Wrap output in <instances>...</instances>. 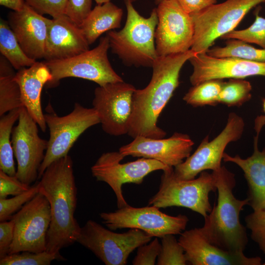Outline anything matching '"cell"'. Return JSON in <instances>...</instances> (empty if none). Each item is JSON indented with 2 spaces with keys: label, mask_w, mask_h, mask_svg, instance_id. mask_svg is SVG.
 Here are the masks:
<instances>
[{
  "label": "cell",
  "mask_w": 265,
  "mask_h": 265,
  "mask_svg": "<svg viewBox=\"0 0 265 265\" xmlns=\"http://www.w3.org/2000/svg\"><path fill=\"white\" fill-rule=\"evenodd\" d=\"M255 20L248 28L233 30L221 37L223 39H235L246 43L256 44L265 49V18L255 13Z\"/></svg>",
  "instance_id": "obj_32"
},
{
  "label": "cell",
  "mask_w": 265,
  "mask_h": 265,
  "mask_svg": "<svg viewBox=\"0 0 265 265\" xmlns=\"http://www.w3.org/2000/svg\"><path fill=\"white\" fill-rule=\"evenodd\" d=\"M95 2L98 5H101L106 2L110 1V0H95Z\"/></svg>",
  "instance_id": "obj_43"
},
{
  "label": "cell",
  "mask_w": 265,
  "mask_h": 265,
  "mask_svg": "<svg viewBox=\"0 0 265 265\" xmlns=\"http://www.w3.org/2000/svg\"><path fill=\"white\" fill-rule=\"evenodd\" d=\"M14 236L8 254L46 251L47 236L51 222L50 203L38 192L13 215Z\"/></svg>",
  "instance_id": "obj_10"
},
{
  "label": "cell",
  "mask_w": 265,
  "mask_h": 265,
  "mask_svg": "<svg viewBox=\"0 0 265 265\" xmlns=\"http://www.w3.org/2000/svg\"><path fill=\"white\" fill-rule=\"evenodd\" d=\"M92 0H68L66 15L80 26L91 11Z\"/></svg>",
  "instance_id": "obj_39"
},
{
  "label": "cell",
  "mask_w": 265,
  "mask_h": 265,
  "mask_svg": "<svg viewBox=\"0 0 265 265\" xmlns=\"http://www.w3.org/2000/svg\"><path fill=\"white\" fill-rule=\"evenodd\" d=\"M39 192L48 199L51 222L47 236L46 251H59L75 242L81 227L74 217L77 205V187L73 161L69 155L52 162L38 182Z\"/></svg>",
  "instance_id": "obj_1"
},
{
  "label": "cell",
  "mask_w": 265,
  "mask_h": 265,
  "mask_svg": "<svg viewBox=\"0 0 265 265\" xmlns=\"http://www.w3.org/2000/svg\"><path fill=\"white\" fill-rule=\"evenodd\" d=\"M224 81L223 80H208L193 85L184 95L183 100L191 106H214L218 103V97Z\"/></svg>",
  "instance_id": "obj_29"
},
{
  "label": "cell",
  "mask_w": 265,
  "mask_h": 265,
  "mask_svg": "<svg viewBox=\"0 0 265 265\" xmlns=\"http://www.w3.org/2000/svg\"><path fill=\"white\" fill-rule=\"evenodd\" d=\"M196 53L191 49L183 53L158 56L152 66L151 80L145 88L135 89L128 134L162 138L166 132L157 126L162 110L179 84L181 70Z\"/></svg>",
  "instance_id": "obj_2"
},
{
  "label": "cell",
  "mask_w": 265,
  "mask_h": 265,
  "mask_svg": "<svg viewBox=\"0 0 265 265\" xmlns=\"http://www.w3.org/2000/svg\"><path fill=\"white\" fill-rule=\"evenodd\" d=\"M122 15V9L110 1L97 4L79 26L91 45L104 32L119 28Z\"/></svg>",
  "instance_id": "obj_24"
},
{
  "label": "cell",
  "mask_w": 265,
  "mask_h": 265,
  "mask_svg": "<svg viewBox=\"0 0 265 265\" xmlns=\"http://www.w3.org/2000/svg\"><path fill=\"white\" fill-rule=\"evenodd\" d=\"M14 236V223L12 220L0 223V259L8 254Z\"/></svg>",
  "instance_id": "obj_40"
},
{
  "label": "cell",
  "mask_w": 265,
  "mask_h": 265,
  "mask_svg": "<svg viewBox=\"0 0 265 265\" xmlns=\"http://www.w3.org/2000/svg\"><path fill=\"white\" fill-rule=\"evenodd\" d=\"M158 23L155 40L158 56L185 53L191 49L194 27L191 16L176 0H163L156 8Z\"/></svg>",
  "instance_id": "obj_15"
},
{
  "label": "cell",
  "mask_w": 265,
  "mask_h": 265,
  "mask_svg": "<svg viewBox=\"0 0 265 265\" xmlns=\"http://www.w3.org/2000/svg\"><path fill=\"white\" fill-rule=\"evenodd\" d=\"M100 216L111 230L137 229L152 237L159 238L168 234H181L189 220L185 215L171 216L153 205L142 208L129 205L113 212H101Z\"/></svg>",
  "instance_id": "obj_12"
},
{
  "label": "cell",
  "mask_w": 265,
  "mask_h": 265,
  "mask_svg": "<svg viewBox=\"0 0 265 265\" xmlns=\"http://www.w3.org/2000/svg\"><path fill=\"white\" fill-rule=\"evenodd\" d=\"M163 0H155V3L156 4H158L159 2H160Z\"/></svg>",
  "instance_id": "obj_45"
},
{
  "label": "cell",
  "mask_w": 265,
  "mask_h": 265,
  "mask_svg": "<svg viewBox=\"0 0 265 265\" xmlns=\"http://www.w3.org/2000/svg\"><path fill=\"white\" fill-rule=\"evenodd\" d=\"M176 1L186 12L192 15L216 3L217 0H176Z\"/></svg>",
  "instance_id": "obj_41"
},
{
  "label": "cell",
  "mask_w": 265,
  "mask_h": 265,
  "mask_svg": "<svg viewBox=\"0 0 265 265\" xmlns=\"http://www.w3.org/2000/svg\"><path fill=\"white\" fill-rule=\"evenodd\" d=\"M39 192L38 182L30 189L10 198L0 199V221L10 220L14 214Z\"/></svg>",
  "instance_id": "obj_34"
},
{
  "label": "cell",
  "mask_w": 265,
  "mask_h": 265,
  "mask_svg": "<svg viewBox=\"0 0 265 265\" xmlns=\"http://www.w3.org/2000/svg\"><path fill=\"white\" fill-rule=\"evenodd\" d=\"M44 116L50 136L38 179L52 162L68 155L82 133L100 123L98 115L93 107H85L78 103H75L73 110L66 115L59 116L52 109L51 112Z\"/></svg>",
  "instance_id": "obj_9"
},
{
  "label": "cell",
  "mask_w": 265,
  "mask_h": 265,
  "mask_svg": "<svg viewBox=\"0 0 265 265\" xmlns=\"http://www.w3.org/2000/svg\"><path fill=\"white\" fill-rule=\"evenodd\" d=\"M12 66L3 56L0 61V116L23 107L19 85Z\"/></svg>",
  "instance_id": "obj_25"
},
{
  "label": "cell",
  "mask_w": 265,
  "mask_h": 265,
  "mask_svg": "<svg viewBox=\"0 0 265 265\" xmlns=\"http://www.w3.org/2000/svg\"><path fill=\"white\" fill-rule=\"evenodd\" d=\"M124 2L127 19L124 27L119 31L110 30L106 35L110 48L128 66L152 67L158 57L155 40L158 23L156 8L145 18L139 14L132 2Z\"/></svg>",
  "instance_id": "obj_4"
},
{
  "label": "cell",
  "mask_w": 265,
  "mask_h": 265,
  "mask_svg": "<svg viewBox=\"0 0 265 265\" xmlns=\"http://www.w3.org/2000/svg\"><path fill=\"white\" fill-rule=\"evenodd\" d=\"M206 53L213 57H233L265 62V49L256 48L246 42L235 39H227L225 46L209 49Z\"/></svg>",
  "instance_id": "obj_28"
},
{
  "label": "cell",
  "mask_w": 265,
  "mask_h": 265,
  "mask_svg": "<svg viewBox=\"0 0 265 265\" xmlns=\"http://www.w3.org/2000/svg\"><path fill=\"white\" fill-rule=\"evenodd\" d=\"M109 48V39L106 35L92 50L67 59L46 61L52 76V80L46 85L53 87L60 80L70 77L90 80L99 86L124 81L110 63L107 56Z\"/></svg>",
  "instance_id": "obj_8"
},
{
  "label": "cell",
  "mask_w": 265,
  "mask_h": 265,
  "mask_svg": "<svg viewBox=\"0 0 265 265\" xmlns=\"http://www.w3.org/2000/svg\"><path fill=\"white\" fill-rule=\"evenodd\" d=\"M137 254L133 259V265H154L158 259L161 249V243L158 238L150 243L145 244L137 248Z\"/></svg>",
  "instance_id": "obj_38"
},
{
  "label": "cell",
  "mask_w": 265,
  "mask_h": 265,
  "mask_svg": "<svg viewBox=\"0 0 265 265\" xmlns=\"http://www.w3.org/2000/svg\"><path fill=\"white\" fill-rule=\"evenodd\" d=\"M213 172L218 192L217 204L204 217V225L199 229L212 244L227 251L243 252L248 240L239 214L243 207L248 205V199L239 200L234 196L235 176L225 166Z\"/></svg>",
  "instance_id": "obj_3"
},
{
  "label": "cell",
  "mask_w": 265,
  "mask_h": 265,
  "mask_svg": "<svg viewBox=\"0 0 265 265\" xmlns=\"http://www.w3.org/2000/svg\"><path fill=\"white\" fill-rule=\"evenodd\" d=\"M80 27L66 15L51 19L46 46V61L69 58L89 49Z\"/></svg>",
  "instance_id": "obj_22"
},
{
  "label": "cell",
  "mask_w": 265,
  "mask_h": 265,
  "mask_svg": "<svg viewBox=\"0 0 265 265\" xmlns=\"http://www.w3.org/2000/svg\"><path fill=\"white\" fill-rule=\"evenodd\" d=\"M51 21L26 3L22 10L10 12L8 18V24L22 49L35 60L45 58Z\"/></svg>",
  "instance_id": "obj_20"
},
{
  "label": "cell",
  "mask_w": 265,
  "mask_h": 265,
  "mask_svg": "<svg viewBox=\"0 0 265 265\" xmlns=\"http://www.w3.org/2000/svg\"><path fill=\"white\" fill-rule=\"evenodd\" d=\"M0 52L16 70L30 67L37 61L26 54L8 22L1 18L0 20Z\"/></svg>",
  "instance_id": "obj_26"
},
{
  "label": "cell",
  "mask_w": 265,
  "mask_h": 265,
  "mask_svg": "<svg viewBox=\"0 0 265 265\" xmlns=\"http://www.w3.org/2000/svg\"><path fill=\"white\" fill-rule=\"evenodd\" d=\"M23 105L45 132L47 124L42 108L41 93L44 86L52 79V74L44 62L36 61L28 67L22 68L16 73Z\"/></svg>",
  "instance_id": "obj_23"
},
{
  "label": "cell",
  "mask_w": 265,
  "mask_h": 265,
  "mask_svg": "<svg viewBox=\"0 0 265 265\" xmlns=\"http://www.w3.org/2000/svg\"><path fill=\"white\" fill-rule=\"evenodd\" d=\"M31 186L21 182L16 176H10L0 170V199L16 196L28 190Z\"/></svg>",
  "instance_id": "obj_37"
},
{
  "label": "cell",
  "mask_w": 265,
  "mask_h": 265,
  "mask_svg": "<svg viewBox=\"0 0 265 265\" xmlns=\"http://www.w3.org/2000/svg\"><path fill=\"white\" fill-rule=\"evenodd\" d=\"M56 260H64L60 254L51 253L46 251L41 252H22L8 254L0 259V265H50Z\"/></svg>",
  "instance_id": "obj_31"
},
{
  "label": "cell",
  "mask_w": 265,
  "mask_h": 265,
  "mask_svg": "<svg viewBox=\"0 0 265 265\" xmlns=\"http://www.w3.org/2000/svg\"><path fill=\"white\" fill-rule=\"evenodd\" d=\"M159 191L148 202L158 208L177 206L189 209L205 217L212 211L209 194L217 190L216 176L204 171L193 180L178 179L174 168L163 171Z\"/></svg>",
  "instance_id": "obj_5"
},
{
  "label": "cell",
  "mask_w": 265,
  "mask_h": 265,
  "mask_svg": "<svg viewBox=\"0 0 265 265\" xmlns=\"http://www.w3.org/2000/svg\"><path fill=\"white\" fill-rule=\"evenodd\" d=\"M68 0H25L26 3L38 13L55 18L66 15Z\"/></svg>",
  "instance_id": "obj_36"
},
{
  "label": "cell",
  "mask_w": 265,
  "mask_h": 265,
  "mask_svg": "<svg viewBox=\"0 0 265 265\" xmlns=\"http://www.w3.org/2000/svg\"><path fill=\"white\" fill-rule=\"evenodd\" d=\"M161 238V249L157 259V265L188 264L184 248L174 235H166Z\"/></svg>",
  "instance_id": "obj_33"
},
{
  "label": "cell",
  "mask_w": 265,
  "mask_h": 265,
  "mask_svg": "<svg viewBox=\"0 0 265 265\" xmlns=\"http://www.w3.org/2000/svg\"><path fill=\"white\" fill-rule=\"evenodd\" d=\"M152 238L139 229L116 233L88 220L81 227L77 242L91 251L106 265H125L130 254Z\"/></svg>",
  "instance_id": "obj_7"
},
{
  "label": "cell",
  "mask_w": 265,
  "mask_h": 265,
  "mask_svg": "<svg viewBox=\"0 0 265 265\" xmlns=\"http://www.w3.org/2000/svg\"><path fill=\"white\" fill-rule=\"evenodd\" d=\"M129 0L132 3V2H134V1H137V0Z\"/></svg>",
  "instance_id": "obj_46"
},
{
  "label": "cell",
  "mask_w": 265,
  "mask_h": 265,
  "mask_svg": "<svg viewBox=\"0 0 265 265\" xmlns=\"http://www.w3.org/2000/svg\"><path fill=\"white\" fill-rule=\"evenodd\" d=\"M21 108L13 109L0 119V170L10 176H16L11 137L13 126L18 121Z\"/></svg>",
  "instance_id": "obj_27"
},
{
  "label": "cell",
  "mask_w": 265,
  "mask_h": 265,
  "mask_svg": "<svg viewBox=\"0 0 265 265\" xmlns=\"http://www.w3.org/2000/svg\"><path fill=\"white\" fill-rule=\"evenodd\" d=\"M135 89L132 84L124 81L95 88L93 107L105 132L114 136L128 134Z\"/></svg>",
  "instance_id": "obj_16"
},
{
  "label": "cell",
  "mask_w": 265,
  "mask_h": 265,
  "mask_svg": "<svg viewBox=\"0 0 265 265\" xmlns=\"http://www.w3.org/2000/svg\"><path fill=\"white\" fill-rule=\"evenodd\" d=\"M245 222L252 239L265 254V210L254 211L246 216Z\"/></svg>",
  "instance_id": "obj_35"
},
{
  "label": "cell",
  "mask_w": 265,
  "mask_h": 265,
  "mask_svg": "<svg viewBox=\"0 0 265 265\" xmlns=\"http://www.w3.org/2000/svg\"><path fill=\"white\" fill-rule=\"evenodd\" d=\"M244 126L241 117L230 112L225 128L217 136L211 141L208 135L206 136L191 155L174 167L176 177L183 180H193L203 171L219 169L226 146L241 137Z\"/></svg>",
  "instance_id": "obj_13"
},
{
  "label": "cell",
  "mask_w": 265,
  "mask_h": 265,
  "mask_svg": "<svg viewBox=\"0 0 265 265\" xmlns=\"http://www.w3.org/2000/svg\"><path fill=\"white\" fill-rule=\"evenodd\" d=\"M188 264L192 265H260L261 258L247 257L243 252L222 249L210 243L199 228L186 231L178 240Z\"/></svg>",
  "instance_id": "obj_19"
},
{
  "label": "cell",
  "mask_w": 265,
  "mask_h": 265,
  "mask_svg": "<svg viewBox=\"0 0 265 265\" xmlns=\"http://www.w3.org/2000/svg\"><path fill=\"white\" fill-rule=\"evenodd\" d=\"M265 0H227L191 15L194 33L191 49L206 53L215 40L234 30L244 17Z\"/></svg>",
  "instance_id": "obj_6"
},
{
  "label": "cell",
  "mask_w": 265,
  "mask_h": 265,
  "mask_svg": "<svg viewBox=\"0 0 265 265\" xmlns=\"http://www.w3.org/2000/svg\"><path fill=\"white\" fill-rule=\"evenodd\" d=\"M262 106H263V111L265 113V98L263 99L262 100Z\"/></svg>",
  "instance_id": "obj_44"
},
{
  "label": "cell",
  "mask_w": 265,
  "mask_h": 265,
  "mask_svg": "<svg viewBox=\"0 0 265 265\" xmlns=\"http://www.w3.org/2000/svg\"><path fill=\"white\" fill-rule=\"evenodd\" d=\"M1 6L18 11L22 10L26 4L25 0H0Z\"/></svg>",
  "instance_id": "obj_42"
},
{
  "label": "cell",
  "mask_w": 265,
  "mask_h": 265,
  "mask_svg": "<svg viewBox=\"0 0 265 265\" xmlns=\"http://www.w3.org/2000/svg\"><path fill=\"white\" fill-rule=\"evenodd\" d=\"M189 61L193 69L189 78L192 85L210 80L265 77V62L233 57H213L207 53H196Z\"/></svg>",
  "instance_id": "obj_18"
},
{
  "label": "cell",
  "mask_w": 265,
  "mask_h": 265,
  "mask_svg": "<svg viewBox=\"0 0 265 265\" xmlns=\"http://www.w3.org/2000/svg\"><path fill=\"white\" fill-rule=\"evenodd\" d=\"M38 124L25 107L21 108L17 125L13 128L11 142L17 167L16 176L29 186L38 178L48 140L39 135Z\"/></svg>",
  "instance_id": "obj_14"
},
{
  "label": "cell",
  "mask_w": 265,
  "mask_h": 265,
  "mask_svg": "<svg viewBox=\"0 0 265 265\" xmlns=\"http://www.w3.org/2000/svg\"><path fill=\"white\" fill-rule=\"evenodd\" d=\"M124 158L119 151L104 153L91 168L92 176L96 180L106 183L113 190L118 209L129 206L122 194L123 184L140 185L150 173L172 168L157 160L144 158L121 163Z\"/></svg>",
  "instance_id": "obj_11"
},
{
  "label": "cell",
  "mask_w": 265,
  "mask_h": 265,
  "mask_svg": "<svg viewBox=\"0 0 265 265\" xmlns=\"http://www.w3.org/2000/svg\"><path fill=\"white\" fill-rule=\"evenodd\" d=\"M265 125V116L257 117L254 151L250 157L242 159L238 155L232 157L224 153L222 158L224 162H233L243 171L248 187V205L254 211L265 210V148L260 151L258 146L259 134Z\"/></svg>",
  "instance_id": "obj_21"
},
{
  "label": "cell",
  "mask_w": 265,
  "mask_h": 265,
  "mask_svg": "<svg viewBox=\"0 0 265 265\" xmlns=\"http://www.w3.org/2000/svg\"><path fill=\"white\" fill-rule=\"evenodd\" d=\"M119 150L125 157L131 156L159 161L174 168L191 154L194 142L185 133L175 132L167 138H152L138 136Z\"/></svg>",
  "instance_id": "obj_17"
},
{
  "label": "cell",
  "mask_w": 265,
  "mask_h": 265,
  "mask_svg": "<svg viewBox=\"0 0 265 265\" xmlns=\"http://www.w3.org/2000/svg\"><path fill=\"white\" fill-rule=\"evenodd\" d=\"M252 85L244 79H230L224 82L218 97L219 104L239 106L250 100Z\"/></svg>",
  "instance_id": "obj_30"
}]
</instances>
